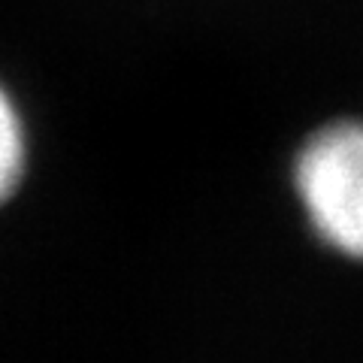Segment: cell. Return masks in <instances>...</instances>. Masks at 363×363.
<instances>
[{
	"instance_id": "1",
	"label": "cell",
	"mask_w": 363,
	"mask_h": 363,
	"mask_svg": "<svg viewBox=\"0 0 363 363\" xmlns=\"http://www.w3.org/2000/svg\"><path fill=\"white\" fill-rule=\"evenodd\" d=\"M291 185L327 248L363 260V118H336L300 143Z\"/></svg>"
},
{
	"instance_id": "2",
	"label": "cell",
	"mask_w": 363,
	"mask_h": 363,
	"mask_svg": "<svg viewBox=\"0 0 363 363\" xmlns=\"http://www.w3.org/2000/svg\"><path fill=\"white\" fill-rule=\"evenodd\" d=\"M30 167V128L18 97L0 79V206L18 194Z\"/></svg>"
}]
</instances>
